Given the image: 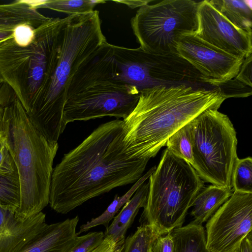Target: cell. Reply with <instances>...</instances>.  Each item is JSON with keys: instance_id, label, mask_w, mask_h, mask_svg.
I'll return each instance as SVG.
<instances>
[{"instance_id": "e0dca14e", "label": "cell", "mask_w": 252, "mask_h": 252, "mask_svg": "<svg viewBox=\"0 0 252 252\" xmlns=\"http://www.w3.org/2000/svg\"><path fill=\"white\" fill-rule=\"evenodd\" d=\"M174 243V252H210L207 246L203 227L190 222L169 232Z\"/></svg>"}, {"instance_id": "6da1fadb", "label": "cell", "mask_w": 252, "mask_h": 252, "mask_svg": "<svg viewBox=\"0 0 252 252\" xmlns=\"http://www.w3.org/2000/svg\"><path fill=\"white\" fill-rule=\"evenodd\" d=\"M125 134L124 121L117 119L100 125L64 155L52 174V209L67 214L91 198L139 180L148 162L127 155Z\"/></svg>"}, {"instance_id": "1f68e13d", "label": "cell", "mask_w": 252, "mask_h": 252, "mask_svg": "<svg viewBox=\"0 0 252 252\" xmlns=\"http://www.w3.org/2000/svg\"><path fill=\"white\" fill-rule=\"evenodd\" d=\"M123 245L115 244L112 248L107 251L98 248L94 250L91 252H122L123 248Z\"/></svg>"}, {"instance_id": "277c9868", "label": "cell", "mask_w": 252, "mask_h": 252, "mask_svg": "<svg viewBox=\"0 0 252 252\" xmlns=\"http://www.w3.org/2000/svg\"><path fill=\"white\" fill-rule=\"evenodd\" d=\"M0 131L19 178L20 203L15 215L24 220L49 204L53 161L59 145L47 140L32 125L18 100L4 108Z\"/></svg>"}, {"instance_id": "ba28073f", "label": "cell", "mask_w": 252, "mask_h": 252, "mask_svg": "<svg viewBox=\"0 0 252 252\" xmlns=\"http://www.w3.org/2000/svg\"><path fill=\"white\" fill-rule=\"evenodd\" d=\"M200 1L164 0L143 5L130 20L140 48L157 55H177L182 36L195 33Z\"/></svg>"}, {"instance_id": "5bb4252c", "label": "cell", "mask_w": 252, "mask_h": 252, "mask_svg": "<svg viewBox=\"0 0 252 252\" xmlns=\"http://www.w3.org/2000/svg\"><path fill=\"white\" fill-rule=\"evenodd\" d=\"M76 216L63 221L48 224L29 245L19 252H68L78 236Z\"/></svg>"}, {"instance_id": "cb8c5ba5", "label": "cell", "mask_w": 252, "mask_h": 252, "mask_svg": "<svg viewBox=\"0 0 252 252\" xmlns=\"http://www.w3.org/2000/svg\"><path fill=\"white\" fill-rule=\"evenodd\" d=\"M233 191L252 193V158H237L233 171Z\"/></svg>"}, {"instance_id": "4dcf8cb0", "label": "cell", "mask_w": 252, "mask_h": 252, "mask_svg": "<svg viewBox=\"0 0 252 252\" xmlns=\"http://www.w3.org/2000/svg\"><path fill=\"white\" fill-rule=\"evenodd\" d=\"M114 1L116 2L122 3L126 5L131 8H135L136 7H140L143 5L148 4L149 2L152 1V0H114Z\"/></svg>"}, {"instance_id": "52a82bcc", "label": "cell", "mask_w": 252, "mask_h": 252, "mask_svg": "<svg viewBox=\"0 0 252 252\" xmlns=\"http://www.w3.org/2000/svg\"><path fill=\"white\" fill-rule=\"evenodd\" d=\"M218 110L206 109L192 120V166L203 181L232 189L236 132L228 116Z\"/></svg>"}, {"instance_id": "7402d4cb", "label": "cell", "mask_w": 252, "mask_h": 252, "mask_svg": "<svg viewBox=\"0 0 252 252\" xmlns=\"http://www.w3.org/2000/svg\"><path fill=\"white\" fill-rule=\"evenodd\" d=\"M158 235L152 225L143 223L125 240L122 252H150L153 242Z\"/></svg>"}, {"instance_id": "f546056e", "label": "cell", "mask_w": 252, "mask_h": 252, "mask_svg": "<svg viewBox=\"0 0 252 252\" xmlns=\"http://www.w3.org/2000/svg\"><path fill=\"white\" fill-rule=\"evenodd\" d=\"M234 252H252V233H248Z\"/></svg>"}, {"instance_id": "d4e9b609", "label": "cell", "mask_w": 252, "mask_h": 252, "mask_svg": "<svg viewBox=\"0 0 252 252\" xmlns=\"http://www.w3.org/2000/svg\"><path fill=\"white\" fill-rule=\"evenodd\" d=\"M104 239L102 231L88 233L77 236L76 241L68 252H91L98 247Z\"/></svg>"}, {"instance_id": "ffe728a7", "label": "cell", "mask_w": 252, "mask_h": 252, "mask_svg": "<svg viewBox=\"0 0 252 252\" xmlns=\"http://www.w3.org/2000/svg\"><path fill=\"white\" fill-rule=\"evenodd\" d=\"M192 120L174 133L167 140V149L192 165Z\"/></svg>"}, {"instance_id": "30bf717a", "label": "cell", "mask_w": 252, "mask_h": 252, "mask_svg": "<svg viewBox=\"0 0 252 252\" xmlns=\"http://www.w3.org/2000/svg\"><path fill=\"white\" fill-rule=\"evenodd\" d=\"M206 242L210 252H234L252 228V193L233 191L209 219Z\"/></svg>"}, {"instance_id": "44dd1931", "label": "cell", "mask_w": 252, "mask_h": 252, "mask_svg": "<svg viewBox=\"0 0 252 252\" xmlns=\"http://www.w3.org/2000/svg\"><path fill=\"white\" fill-rule=\"evenodd\" d=\"M20 203V186L17 169L11 173H0V206L17 210Z\"/></svg>"}, {"instance_id": "836d02e7", "label": "cell", "mask_w": 252, "mask_h": 252, "mask_svg": "<svg viewBox=\"0 0 252 252\" xmlns=\"http://www.w3.org/2000/svg\"><path fill=\"white\" fill-rule=\"evenodd\" d=\"M2 134H3L2 131H0V139L2 137Z\"/></svg>"}, {"instance_id": "9c48e42d", "label": "cell", "mask_w": 252, "mask_h": 252, "mask_svg": "<svg viewBox=\"0 0 252 252\" xmlns=\"http://www.w3.org/2000/svg\"><path fill=\"white\" fill-rule=\"evenodd\" d=\"M116 65L114 79L134 86L140 91L165 82L183 80L184 68L177 67L184 60L177 55H157L140 47L129 48L113 45Z\"/></svg>"}, {"instance_id": "9a60e30c", "label": "cell", "mask_w": 252, "mask_h": 252, "mask_svg": "<svg viewBox=\"0 0 252 252\" xmlns=\"http://www.w3.org/2000/svg\"><path fill=\"white\" fill-rule=\"evenodd\" d=\"M148 191L149 183H144L114 217L104 233V237L111 238L116 244H124L127 230L131 226L139 209L146 205Z\"/></svg>"}, {"instance_id": "4316f807", "label": "cell", "mask_w": 252, "mask_h": 252, "mask_svg": "<svg viewBox=\"0 0 252 252\" xmlns=\"http://www.w3.org/2000/svg\"><path fill=\"white\" fill-rule=\"evenodd\" d=\"M16 169V165L7 148L3 133L0 139V173H11Z\"/></svg>"}, {"instance_id": "83f0119b", "label": "cell", "mask_w": 252, "mask_h": 252, "mask_svg": "<svg viewBox=\"0 0 252 252\" xmlns=\"http://www.w3.org/2000/svg\"><path fill=\"white\" fill-rule=\"evenodd\" d=\"M150 252H174V243L170 232L157 236L152 243Z\"/></svg>"}, {"instance_id": "7a4b0ae2", "label": "cell", "mask_w": 252, "mask_h": 252, "mask_svg": "<svg viewBox=\"0 0 252 252\" xmlns=\"http://www.w3.org/2000/svg\"><path fill=\"white\" fill-rule=\"evenodd\" d=\"M226 98L220 86L207 89L186 84L155 86L139 91L138 102L123 119L126 153L149 161L176 131Z\"/></svg>"}, {"instance_id": "3957f363", "label": "cell", "mask_w": 252, "mask_h": 252, "mask_svg": "<svg viewBox=\"0 0 252 252\" xmlns=\"http://www.w3.org/2000/svg\"><path fill=\"white\" fill-rule=\"evenodd\" d=\"M106 41L98 10L65 17L44 80L26 112L32 125L49 141L58 142L65 128L63 112L73 76Z\"/></svg>"}, {"instance_id": "8992f818", "label": "cell", "mask_w": 252, "mask_h": 252, "mask_svg": "<svg viewBox=\"0 0 252 252\" xmlns=\"http://www.w3.org/2000/svg\"><path fill=\"white\" fill-rule=\"evenodd\" d=\"M149 179L140 220L152 225L160 235L182 226L204 181L191 164L167 149Z\"/></svg>"}, {"instance_id": "f1b7e54d", "label": "cell", "mask_w": 252, "mask_h": 252, "mask_svg": "<svg viewBox=\"0 0 252 252\" xmlns=\"http://www.w3.org/2000/svg\"><path fill=\"white\" fill-rule=\"evenodd\" d=\"M252 54L244 59L240 70L234 78L238 82L248 87L252 88Z\"/></svg>"}, {"instance_id": "603a6c76", "label": "cell", "mask_w": 252, "mask_h": 252, "mask_svg": "<svg viewBox=\"0 0 252 252\" xmlns=\"http://www.w3.org/2000/svg\"><path fill=\"white\" fill-rule=\"evenodd\" d=\"M101 0H45L38 7L48 8L70 15L90 12L99 4L104 3Z\"/></svg>"}, {"instance_id": "d6986e66", "label": "cell", "mask_w": 252, "mask_h": 252, "mask_svg": "<svg viewBox=\"0 0 252 252\" xmlns=\"http://www.w3.org/2000/svg\"><path fill=\"white\" fill-rule=\"evenodd\" d=\"M156 168L155 166L151 168L145 174L142 176L123 196H119L116 194L113 201L101 215L95 218L92 219L80 227L77 235H79L81 233L85 232L91 228L98 225H103L106 229L108 227L110 221L114 218L120 208L131 198L136 190L149 178Z\"/></svg>"}, {"instance_id": "8fae6325", "label": "cell", "mask_w": 252, "mask_h": 252, "mask_svg": "<svg viewBox=\"0 0 252 252\" xmlns=\"http://www.w3.org/2000/svg\"><path fill=\"white\" fill-rule=\"evenodd\" d=\"M177 54L199 72L202 82L216 87L235 78L244 60L211 45L195 33L182 36Z\"/></svg>"}, {"instance_id": "4fadbf2b", "label": "cell", "mask_w": 252, "mask_h": 252, "mask_svg": "<svg viewBox=\"0 0 252 252\" xmlns=\"http://www.w3.org/2000/svg\"><path fill=\"white\" fill-rule=\"evenodd\" d=\"M16 210L0 206V252H19L29 245L46 225L42 212L24 220Z\"/></svg>"}, {"instance_id": "5b68a950", "label": "cell", "mask_w": 252, "mask_h": 252, "mask_svg": "<svg viewBox=\"0 0 252 252\" xmlns=\"http://www.w3.org/2000/svg\"><path fill=\"white\" fill-rule=\"evenodd\" d=\"M115 64L108 56L99 54L85 63L69 83L63 112L64 125L105 116L123 119L135 107L139 91L114 79Z\"/></svg>"}, {"instance_id": "d6a6232c", "label": "cell", "mask_w": 252, "mask_h": 252, "mask_svg": "<svg viewBox=\"0 0 252 252\" xmlns=\"http://www.w3.org/2000/svg\"><path fill=\"white\" fill-rule=\"evenodd\" d=\"M4 108V107H3V106L0 105V125L3 117Z\"/></svg>"}, {"instance_id": "2e32d148", "label": "cell", "mask_w": 252, "mask_h": 252, "mask_svg": "<svg viewBox=\"0 0 252 252\" xmlns=\"http://www.w3.org/2000/svg\"><path fill=\"white\" fill-rule=\"evenodd\" d=\"M233 189L214 185L203 187L192 203L191 215L194 220L191 222L201 224L207 221L231 196Z\"/></svg>"}, {"instance_id": "7c38bea8", "label": "cell", "mask_w": 252, "mask_h": 252, "mask_svg": "<svg viewBox=\"0 0 252 252\" xmlns=\"http://www.w3.org/2000/svg\"><path fill=\"white\" fill-rule=\"evenodd\" d=\"M195 34L203 41L237 57L252 53V32L240 29L224 18L209 2L200 1Z\"/></svg>"}, {"instance_id": "ac0fdd59", "label": "cell", "mask_w": 252, "mask_h": 252, "mask_svg": "<svg viewBox=\"0 0 252 252\" xmlns=\"http://www.w3.org/2000/svg\"><path fill=\"white\" fill-rule=\"evenodd\" d=\"M210 4L237 28L252 32L251 4L247 0H211Z\"/></svg>"}, {"instance_id": "484cf974", "label": "cell", "mask_w": 252, "mask_h": 252, "mask_svg": "<svg viewBox=\"0 0 252 252\" xmlns=\"http://www.w3.org/2000/svg\"><path fill=\"white\" fill-rule=\"evenodd\" d=\"M13 35L16 44L21 46H27L35 38L36 30H33L28 24H20L14 28Z\"/></svg>"}]
</instances>
